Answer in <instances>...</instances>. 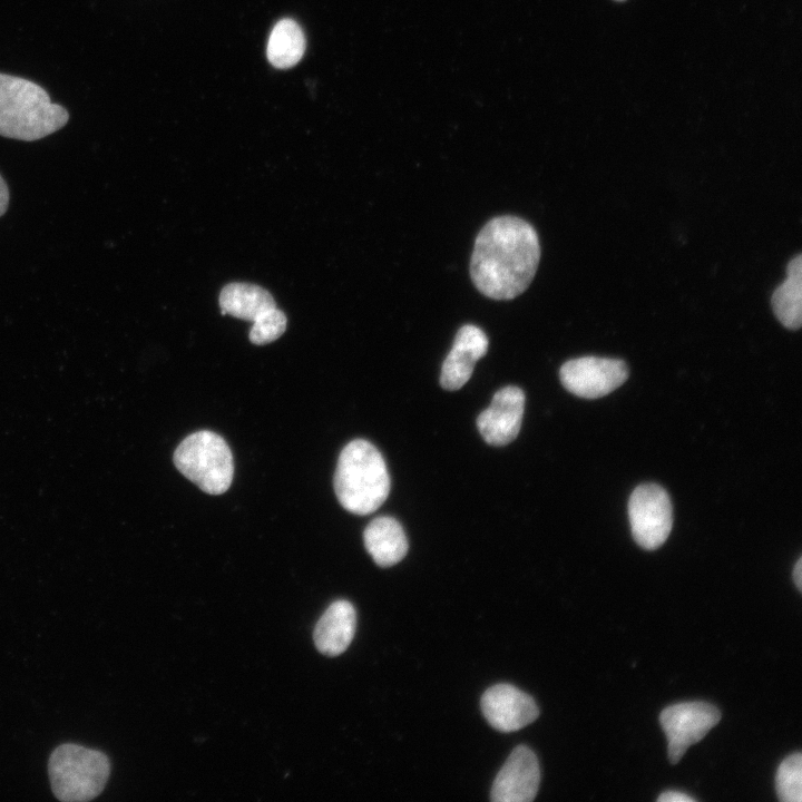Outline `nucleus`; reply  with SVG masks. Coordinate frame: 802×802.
Here are the masks:
<instances>
[{
	"label": "nucleus",
	"instance_id": "obj_15",
	"mask_svg": "<svg viewBox=\"0 0 802 802\" xmlns=\"http://www.w3.org/2000/svg\"><path fill=\"white\" fill-rule=\"evenodd\" d=\"M219 305L223 314L252 323L276 307L273 296L265 288L248 283H231L223 287Z\"/></svg>",
	"mask_w": 802,
	"mask_h": 802
},
{
	"label": "nucleus",
	"instance_id": "obj_19",
	"mask_svg": "<svg viewBox=\"0 0 802 802\" xmlns=\"http://www.w3.org/2000/svg\"><path fill=\"white\" fill-rule=\"evenodd\" d=\"M285 329V314L277 307H273L253 322L250 331V341L257 345L271 343L278 339Z\"/></svg>",
	"mask_w": 802,
	"mask_h": 802
},
{
	"label": "nucleus",
	"instance_id": "obj_4",
	"mask_svg": "<svg viewBox=\"0 0 802 802\" xmlns=\"http://www.w3.org/2000/svg\"><path fill=\"white\" fill-rule=\"evenodd\" d=\"M110 773L108 756L75 743L57 746L48 761L55 796L65 802H84L98 796Z\"/></svg>",
	"mask_w": 802,
	"mask_h": 802
},
{
	"label": "nucleus",
	"instance_id": "obj_2",
	"mask_svg": "<svg viewBox=\"0 0 802 802\" xmlns=\"http://www.w3.org/2000/svg\"><path fill=\"white\" fill-rule=\"evenodd\" d=\"M68 119L67 109L51 102L42 87L0 74V136L33 141L59 130Z\"/></svg>",
	"mask_w": 802,
	"mask_h": 802
},
{
	"label": "nucleus",
	"instance_id": "obj_1",
	"mask_svg": "<svg viewBox=\"0 0 802 802\" xmlns=\"http://www.w3.org/2000/svg\"><path fill=\"white\" fill-rule=\"evenodd\" d=\"M539 260L536 229L520 217L497 216L476 237L470 260L471 281L489 299L512 300L528 288Z\"/></svg>",
	"mask_w": 802,
	"mask_h": 802
},
{
	"label": "nucleus",
	"instance_id": "obj_18",
	"mask_svg": "<svg viewBox=\"0 0 802 802\" xmlns=\"http://www.w3.org/2000/svg\"><path fill=\"white\" fill-rule=\"evenodd\" d=\"M776 793L782 802L802 800V755L793 753L784 759L776 771Z\"/></svg>",
	"mask_w": 802,
	"mask_h": 802
},
{
	"label": "nucleus",
	"instance_id": "obj_14",
	"mask_svg": "<svg viewBox=\"0 0 802 802\" xmlns=\"http://www.w3.org/2000/svg\"><path fill=\"white\" fill-rule=\"evenodd\" d=\"M364 546L381 567L401 561L408 552V540L400 522L389 516H380L369 522L363 532Z\"/></svg>",
	"mask_w": 802,
	"mask_h": 802
},
{
	"label": "nucleus",
	"instance_id": "obj_5",
	"mask_svg": "<svg viewBox=\"0 0 802 802\" xmlns=\"http://www.w3.org/2000/svg\"><path fill=\"white\" fill-rule=\"evenodd\" d=\"M173 460L179 472L206 493H224L232 483V451L213 431L200 430L187 436L176 448Z\"/></svg>",
	"mask_w": 802,
	"mask_h": 802
},
{
	"label": "nucleus",
	"instance_id": "obj_23",
	"mask_svg": "<svg viewBox=\"0 0 802 802\" xmlns=\"http://www.w3.org/2000/svg\"><path fill=\"white\" fill-rule=\"evenodd\" d=\"M618 1H622V0H618Z\"/></svg>",
	"mask_w": 802,
	"mask_h": 802
},
{
	"label": "nucleus",
	"instance_id": "obj_16",
	"mask_svg": "<svg viewBox=\"0 0 802 802\" xmlns=\"http://www.w3.org/2000/svg\"><path fill=\"white\" fill-rule=\"evenodd\" d=\"M771 304L777 320L790 330L802 323V257L796 255L786 267V280L774 291Z\"/></svg>",
	"mask_w": 802,
	"mask_h": 802
},
{
	"label": "nucleus",
	"instance_id": "obj_12",
	"mask_svg": "<svg viewBox=\"0 0 802 802\" xmlns=\"http://www.w3.org/2000/svg\"><path fill=\"white\" fill-rule=\"evenodd\" d=\"M488 346V338L480 327L473 324L461 326L442 363L441 387L454 391L464 385L473 372L476 362L487 353Z\"/></svg>",
	"mask_w": 802,
	"mask_h": 802
},
{
	"label": "nucleus",
	"instance_id": "obj_8",
	"mask_svg": "<svg viewBox=\"0 0 802 802\" xmlns=\"http://www.w3.org/2000/svg\"><path fill=\"white\" fill-rule=\"evenodd\" d=\"M559 378L570 393L585 399H597L620 387L628 378V369L626 363L618 359L581 356L565 362Z\"/></svg>",
	"mask_w": 802,
	"mask_h": 802
},
{
	"label": "nucleus",
	"instance_id": "obj_9",
	"mask_svg": "<svg viewBox=\"0 0 802 802\" xmlns=\"http://www.w3.org/2000/svg\"><path fill=\"white\" fill-rule=\"evenodd\" d=\"M539 782L537 756L529 747L519 745L498 772L490 799L493 802H530L537 795Z\"/></svg>",
	"mask_w": 802,
	"mask_h": 802
},
{
	"label": "nucleus",
	"instance_id": "obj_11",
	"mask_svg": "<svg viewBox=\"0 0 802 802\" xmlns=\"http://www.w3.org/2000/svg\"><path fill=\"white\" fill-rule=\"evenodd\" d=\"M525 410L524 391L514 385L498 390L489 408L477 418V428L491 446H505L519 433Z\"/></svg>",
	"mask_w": 802,
	"mask_h": 802
},
{
	"label": "nucleus",
	"instance_id": "obj_20",
	"mask_svg": "<svg viewBox=\"0 0 802 802\" xmlns=\"http://www.w3.org/2000/svg\"><path fill=\"white\" fill-rule=\"evenodd\" d=\"M658 802H693L694 799L679 791H665L658 798Z\"/></svg>",
	"mask_w": 802,
	"mask_h": 802
},
{
	"label": "nucleus",
	"instance_id": "obj_13",
	"mask_svg": "<svg viewBox=\"0 0 802 802\" xmlns=\"http://www.w3.org/2000/svg\"><path fill=\"white\" fill-rule=\"evenodd\" d=\"M355 625V609L350 602L340 599L332 603L314 628L317 651L326 656L342 654L354 637Z\"/></svg>",
	"mask_w": 802,
	"mask_h": 802
},
{
	"label": "nucleus",
	"instance_id": "obj_10",
	"mask_svg": "<svg viewBox=\"0 0 802 802\" xmlns=\"http://www.w3.org/2000/svg\"><path fill=\"white\" fill-rule=\"evenodd\" d=\"M481 710L488 723L500 732L518 731L539 715L534 698L510 684L488 688L481 697Z\"/></svg>",
	"mask_w": 802,
	"mask_h": 802
},
{
	"label": "nucleus",
	"instance_id": "obj_17",
	"mask_svg": "<svg viewBox=\"0 0 802 802\" xmlns=\"http://www.w3.org/2000/svg\"><path fill=\"white\" fill-rule=\"evenodd\" d=\"M305 51L303 30L292 19H282L273 28L267 41V59L276 68L296 65Z\"/></svg>",
	"mask_w": 802,
	"mask_h": 802
},
{
	"label": "nucleus",
	"instance_id": "obj_3",
	"mask_svg": "<svg viewBox=\"0 0 802 802\" xmlns=\"http://www.w3.org/2000/svg\"><path fill=\"white\" fill-rule=\"evenodd\" d=\"M334 491L345 510L360 516L374 512L385 501L390 476L382 454L371 442L355 439L342 449Z\"/></svg>",
	"mask_w": 802,
	"mask_h": 802
},
{
	"label": "nucleus",
	"instance_id": "obj_6",
	"mask_svg": "<svg viewBox=\"0 0 802 802\" xmlns=\"http://www.w3.org/2000/svg\"><path fill=\"white\" fill-rule=\"evenodd\" d=\"M628 518L637 545L646 550L657 549L666 541L673 526L668 493L655 483L636 487L628 500Z\"/></svg>",
	"mask_w": 802,
	"mask_h": 802
},
{
	"label": "nucleus",
	"instance_id": "obj_22",
	"mask_svg": "<svg viewBox=\"0 0 802 802\" xmlns=\"http://www.w3.org/2000/svg\"><path fill=\"white\" fill-rule=\"evenodd\" d=\"M793 580L798 590H802V558L800 557L793 567Z\"/></svg>",
	"mask_w": 802,
	"mask_h": 802
},
{
	"label": "nucleus",
	"instance_id": "obj_7",
	"mask_svg": "<svg viewBox=\"0 0 802 802\" xmlns=\"http://www.w3.org/2000/svg\"><path fill=\"white\" fill-rule=\"evenodd\" d=\"M720 720V710L706 702H684L665 707L659 722L667 737L669 762H679L687 749L700 742Z\"/></svg>",
	"mask_w": 802,
	"mask_h": 802
},
{
	"label": "nucleus",
	"instance_id": "obj_21",
	"mask_svg": "<svg viewBox=\"0 0 802 802\" xmlns=\"http://www.w3.org/2000/svg\"><path fill=\"white\" fill-rule=\"evenodd\" d=\"M9 205V188L0 175V217L7 212Z\"/></svg>",
	"mask_w": 802,
	"mask_h": 802
}]
</instances>
